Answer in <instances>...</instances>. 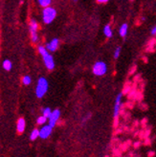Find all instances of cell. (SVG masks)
<instances>
[{
    "mask_svg": "<svg viewBox=\"0 0 156 157\" xmlns=\"http://www.w3.org/2000/svg\"><path fill=\"white\" fill-rule=\"evenodd\" d=\"M38 53H40V55H41L42 57V59H43V62L45 64V67L47 68L48 70H53L55 68V60H54V58L53 56L50 54V52H48L47 50H46V48L43 46V45H40L38 46Z\"/></svg>",
    "mask_w": 156,
    "mask_h": 157,
    "instance_id": "cell-1",
    "label": "cell"
},
{
    "mask_svg": "<svg viewBox=\"0 0 156 157\" xmlns=\"http://www.w3.org/2000/svg\"><path fill=\"white\" fill-rule=\"evenodd\" d=\"M41 15H42V21H43L44 24L49 25L55 19H56L57 10L52 6H48L46 8H43Z\"/></svg>",
    "mask_w": 156,
    "mask_h": 157,
    "instance_id": "cell-2",
    "label": "cell"
},
{
    "mask_svg": "<svg viewBox=\"0 0 156 157\" xmlns=\"http://www.w3.org/2000/svg\"><path fill=\"white\" fill-rule=\"evenodd\" d=\"M49 88V82L47 81V78H45L44 77H41L37 80L36 82V95L37 98H43L45 96V94L47 93Z\"/></svg>",
    "mask_w": 156,
    "mask_h": 157,
    "instance_id": "cell-3",
    "label": "cell"
},
{
    "mask_svg": "<svg viewBox=\"0 0 156 157\" xmlns=\"http://www.w3.org/2000/svg\"><path fill=\"white\" fill-rule=\"evenodd\" d=\"M92 72L97 77H102L105 76L107 72V65L105 61L103 60H98L96 61L94 65L92 67Z\"/></svg>",
    "mask_w": 156,
    "mask_h": 157,
    "instance_id": "cell-4",
    "label": "cell"
},
{
    "mask_svg": "<svg viewBox=\"0 0 156 157\" xmlns=\"http://www.w3.org/2000/svg\"><path fill=\"white\" fill-rule=\"evenodd\" d=\"M38 23L36 19L32 18L30 20V24H29V31H30V35H31V40L33 43H36L40 39L38 36Z\"/></svg>",
    "mask_w": 156,
    "mask_h": 157,
    "instance_id": "cell-5",
    "label": "cell"
},
{
    "mask_svg": "<svg viewBox=\"0 0 156 157\" xmlns=\"http://www.w3.org/2000/svg\"><path fill=\"white\" fill-rule=\"evenodd\" d=\"M59 39L55 37V38H52L49 42H47L45 44V48L48 52H56L59 48Z\"/></svg>",
    "mask_w": 156,
    "mask_h": 157,
    "instance_id": "cell-6",
    "label": "cell"
},
{
    "mask_svg": "<svg viewBox=\"0 0 156 157\" xmlns=\"http://www.w3.org/2000/svg\"><path fill=\"white\" fill-rule=\"evenodd\" d=\"M60 117V111L59 110V109H55L54 111L51 112L50 116L48 117L49 118V125L52 128H54L55 125H56V124L58 123L59 119Z\"/></svg>",
    "mask_w": 156,
    "mask_h": 157,
    "instance_id": "cell-7",
    "label": "cell"
},
{
    "mask_svg": "<svg viewBox=\"0 0 156 157\" xmlns=\"http://www.w3.org/2000/svg\"><path fill=\"white\" fill-rule=\"evenodd\" d=\"M122 96L123 94L120 93L118 94V96L116 97V100H115V105H114V118L116 119L117 117H118L119 113H120V108H121V105H122Z\"/></svg>",
    "mask_w": 156,
    "mask_h": 157,
    "instance_id": "cell-8",
    "label": "cell"
},
{
    "mask_svg": "<svg viewBox=\"0 0 156 157\" xmlns=\"http://www.w3.org/2000/svg\"><path fill=\"white\" fill-rule=\"evenodd\" d=\"M53 128L50 127V125H44L43 128H41V129L40 130V134H38V137H40L41 139H47L52 133Z\"/></svg>",
    "mask_w": 156,
    "mask_h": 157,
    "instance_id": "cell-9",
    "label": "cell"
},
{
    "mask_svg": "<svg viewBox=\"0 0 156 157\" xmlns=\"http://www.w3.org/2000/svg\"><path fill=\"white\" fill-rule=\"evenodd\" d=\"M25 127H26V122L23 118H20V119L17 121V129L18 133H22L23 131L25 130Z\"/></svg>",
    "mask_w": 156,
    "mask_h": 157,
    "instance_id": "cell-10",
    "label": "cell"
},
{
    "mask_svg": "<svg viewBox=\"0 0 156 157\" xmlns=\"http://www.w3.org/2000/svg\"><path fill=\"white\" fill-rule=\"evenodd\" d=\"M127 32H128V25L127 23H124L119 29V35L122 37H126L127 36Z\"/></svg>",
    "mask_w": 156,
    "mask_h": 157,
    "instance_id": "cell-11",
    "label": "cell"
},
{
    "mask_svg": "<svg viewBox=\"0 0 156 157\" xmlns=\"http://www.w3.org/2000/svg\"><path fill=\"white\" fill-rule=\"evenodd\" d=\"M104 35L107 38H111L113 36V31L110 25H105L104 27Z\"/></svg>",
    "mask_w": 156,
    "mask_h": 157,
    "instance_id": "cell-12",
    "label": "cell"
},
{
    "mask_svg": "<svg viewBox=\"0 0 156 157\" xmlns=\"http://www.w3.org/2000/svg\"><path fill=\"white\" fill-rule=\"evenodd\" d=\"M2 67L5 71H11L12 68H13V63L10 59H5L3 62H2Z\"/></svg>",
    "mask_w": 156,
    "mask_h": 157,
    "instance_id": "cell-13",
    "label": "cell"
},
{
    "mask_svg": "<svg viewBox=\"0 0 156 157\" xmlns=\"http://www.w3.org/2000/svg\"><path fill=\"white\" fill-rule=\"evenodd\" d=\"M38 4H40V7L42 8H46L48 6H51L52 4V0H37Z\"/></svg>",
    "mask_w": 156,
    "mask_h": 157,
    "instance_id": "cell-14",
    "label": "cell"
},
{
    "mask_svg": "<svg viewBox=\"0 0 156 157\" xmlns=\"http://www.w3.org/2000/svg\"><path fill=\"white\" fill-rule=\"evenodd\" d=\"M38 134H40V130L36 129V128H35V129L32 131V133H31L30 139L32 140V141H35V140H36V139L38 138Z\"/></svg>",
    "mask_w": 156,
    "mask_h": 157,
    "instance_id": "cell-15",
    "label": "cell"
},
{
    "mask_svg": "<svg viewBox=\"0 0 156 157\" xmlns=\"http://www.w3.org/2000/svg\"><path fill=\"white\" fill-rule=\"evenodd\" d=\"M22 82L24 85H29V84H31V82H32V78H31L29 75H26L22 78Z\"/></svg>",
    "mask_w": 156,
    "mask_h": 157,
    "instance_id": "cell-16",
    "label": "cell"
},
{
    "mask_svg": "<svg viewBox=\"0 0 156 157\" xmlns=\"http://www.w3.org/2000/svg\"><path fill=\"white\" fill-rule=\"evenodd\" d=\"M52 110H51V108L50 107H45L43 110H42V116L46 117V118H48L51 114Z\"/></svg>",
    "mask_w": 156,
    "mask_h": 157,
    "instance_id": "cell-17",
    "label": "cell"
},
{
    "mask_svg": "<svg viewBox=\"0 0 156 157\" xmlns=\"http://www.w3.org/2000/svg\"><path fill=\"white\" fill-rule=\"evenodd\" d=\"M121 52H122V48L120 46L118 47H116V49L114 51V59H118L120 57V55H121Z\"/></svg>",
    "mask_w": 156,
    "mask_h": 157,
    "instance_id": "cell-18",
    "label": "cell"
},
{
    "mask_svg": "<svg viewBox=\"0 0 156 157\" xmlns=\"http://www.w3.org/2000/svg\"><path fill=\"white\" fill-rule=\"evenodd\" d=\"M46 121H47V118L44 116H40L37 118V124H44Z\"/></svg>",
    "mask_w": 156,
    "mask_h": 157,
    "instance_id": "cell-19",
    "label": "cell"
},
{
    "mask_svg": "<svg viewBox=\"0 0 156 157\" xmlns=\"http://www.w3.org/2000/svg\"><path fill=\"white\" fill-rule=\"evenodd\" d=\"M150 34H151V36H155V35H156V27H155V26H153V27L151 28V32H150Z\"/></svg>",
    "mask_w": 156,
    "mask_h": 157,
    "instance_id": "cell-20",
    "label": "cell"
},
{
    "mask_svg": "<svg viewBox=\"0 0 156 157\" xmlns=\"http://www.w3.org/2000/svg\"><path fill=\"white\" fill-rule=\"evenodd\" d=\"M98 3H101V4H104V3H107L109 0H96Z\"/></svg>",
    "mask_w": 156,
    "mask_h": 157,
    "instance_id": "cell-21",
    "label": "cell"
},
{
    "mask_svg": "<svg viewBox=\"0 0 156 157\" xmlns=\"http://www.w3.org/2000/svg\"><path fill=\"white\" fill-rule=\"evenodd\" d=\"M78 1H79V0H73V2H75V3H76V2H78Z\"/></svg>",
    "mask_w": 156,
    "mask_h": 157,
    "instance_id": "cell-22",
    "label": "cell"
},
{
    "mask_svg": "<svg viewBox=\"0 0 156 157\" xmlns=\"http://www.w3.org/2000/svg\"><path fill=\"white\" fill-rule=\"evenodd\" d=\"M131 1H133V0H131Z\"/></svg>",
    "mask_w": 156,
    "mask_h": 157,
    "instance_id": "cell-23",
    "label": "cell"
}]
</instances>
